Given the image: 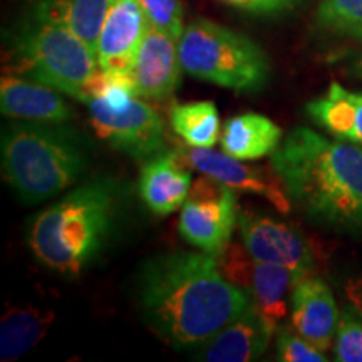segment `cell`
Returning <instances> with one entry per match:
<instances>
[{"label": "cell", "mask_w": 362, "mask_h": 362, "mask_svg": "<svg viewBox=\"0 0 362 362\" xmlns=\"http://www.w3.org/2000/svg\"><path fill=\"white\" fill-rule=\"evenodd\" d=\"M138 302L144 322L176 349L202 346L250 304L206 252L160 255L143 265Z\"/></svg>", "instance_id": "1"}, {"label": "cell", "mask_w": 362, "mask_h": 362, "mask_svg": "<svg viewBox=\"0 0 362 362\" xmlns=\"http://www.w3.org/2000/svg\"><path fill=\"white\" fill-rule=\"evenodd\" d=\"M291 202L314 223L362 233V148L297 126L270 155Z\"/></svg>", "instance_id": "2"}, {"label": "cell", "mask_w": 362, "mask_h": 362, "mask_svg": "<svg viewBox=\"0 0 362 362\" xmlns=\"http://www.w3.org/2000/svg\"><path fill=\"white\" fill-rule=\"evenodd\" d=\"M116 210L115 183L93 180L35 216L27 242L40 264L76 277L104 248Z\"/></svg>", "instance_id": "3"}, {"label": "cell", "mask_w": 362, "mask_h": 362, "mask_svg": "<svg viewBox=\"0 0 362 362\" xmlns=\"http://www.w3.org/2000/svg\"><path fill=\"white\" fill-rule=\"evenodd\" d=\"M0 155L4 181L29 203L64 192L88 166L83 139L61 123L19 119L4 126Z\"/></svg>", "instance_id": "4"}, {"label": "cell", "mask_w": 362, "mask_h": 362, "mask_svg": "<svg viewBox=\"0 0 362 362\" xmlns=\"http://www.w3.org/2000/svg\"><path fill=\"white\" fill-rule=\"evenodd\" d=\"M178 52L181 67L192 78L238 93L264 89L270 76L269 57L259 44L206 19L185 27Z\"/></svg>", "instance_id": "5"}, {"label": "cell", "mask_w": 362, "mask_h": 362, "mask_svg": "<svg viewBox=\"0 0 362 362\" xmlns=\"http://www.w3.org/2000/svg\"><path fill=\"white\" fill-rule=\"evenodd\" d=\"M16 56L30 79L81 103L90 101L89 84L99 71L98 57L69 29L30 17L17 35Z\"/></svg>", "instance_id": "6"}, {"label": "cell", "mask_w": 362, "mask_h": 362, "mask_svg": "<svg viewBox=\"0 0 362 362\" xmlns=\"http://www.w3.org/2000/svg\"><path fill=\"white\" fill-rule=\"evenodd\" d=\"M238 214L235 189L206 175L200 176L181 206L180 233L193 247L218 257L232 242Z\"/></svg>", "instance_id": "7"}, {"label": "cell", "mask_w": 362, "mask_h": 362, "mask_svg": "<svg viewBox=\"0 0 362 362\" xmlns=\"http://www.w3.org/2000/svg\"><path fill=\"white\" fill-rule=\"evenodd\" d=\"M216 259L225 277L245 291L257 309L279 329L288 315V296L297 275L285 267L255 260L240 243L230 242Z\"/></svg>", "instance_id": "8"}, {"label": "cell", "mask_w": 362, "mask_h": 362, "mask_svg": "<svg viewBox=\"0 0 362 362\" xmlns=\"http://www.w3.org/2000/svg\"><path fill=\"white\" fill-rule=\"evenodd\" d=\"M89 107L90 124L111 148L134 160H149L165 151L161 116L141 98H133L121 110L110 107L101 99H93Z\"/></svg>", "instance_id": "9"}, {"label": "cell", "mask_w": 362, "mask_h": 362, "mask_svg": "<svg viewBox=\"0 0 362 362\" xmlns=\"http://www.w3.org/2000/svg\"><path fill=\"white\" fill-rule=\"evenodd\" d=\"M238 230L242 243L255 260L291 269L297 279L314 275V250L293 225L242 210L238 214Z\"/></svg>", "instance_id": "10"}, {"label": "cell", "mask_w": 362, "mask_h": 362, "mask_svg": "<svg viewBox=\"0 0 362 362\" xmlns=\"http://www.w3.org/2000/svg\"><path fill=\"white\" fill-rule=\"evenodd\" d=\"M180 151L192 168L220 181L235 192H245L265 198L282 214H287L291 210L292 202L285 193L282 183H279L280 180L277 175L275 178H272L259 166L243 165L242 160L226 155L225 151H214L211 148L189 146L188 149H180Z\"/></svg>", "instance_id": "11"}, {"label": "cell", "mask_w": 362, "mask_h": 362, "mask_svg": "<svg viewBox=\"0 0 362 362\" xmlns=\"http://www.w3.org/2000/svg\"><path fill=\"white\" fill-rule=\"evenodd\" d=\"M151 22L139 0H115L98 42V64L103 71L133 72L139 45Z\"/></svg>", "instance_id": "12"}, {"label": "cell", "mask_w": 362, "mask_h": 362, "mask_svg": "<svg viewBox=\"0 0 362 362\" xmlns=\"http://www.w3.org/2000/svg\"><path fill=\"white\" fill-rule=\"evenodd\" d=\"M339 317L336 298L322 279L307 275L293 284L291 325L298 336L327 352L336 341Z\"/></svg>", "instance_id": "13"}, {"label": "cell", "mask_w": 362, "mask_h": 362, "mask_svg": "<svg viewBox=\"0 0 362 362\" xmlns=\"http://www.w3.org/2000/svg\"><path fill=\"white\" fill-rule=\"evenodd\" d=\"M181 69L178 40L149 24L133 66L138 98H171L180 84Z\"/></svg>", "instance_id": "14"}, {"label": "cell", "mask_w": 362, "mask_h": 362, "mask_svg": "<svg viewBox=\"0 0 362 362\" xmlns=\"http://www.w3.org/2000/svg\"><path fill=\"white\" fill-rule=\"evenodd\" d=\"M275 330L279 329L250 302L242 314L206 342L202 359L208 362L257 361L269 349Z\"/></svg>", "instance_id": "15"}, {"label": "cell", "mask_w": 362, "mask_h": 362, "mask_svg": "<svg viewBox=\"0 0 362 362\" xmlns=\"http://www.w3.org/2000/svg\"><path fill=\"white\" fill-rule=\"evenodd\" d=\"M193 183L192 166L181 151H163L149 158L139 175V193L153 214H175L187 200Z\"/></svg>", "instance_id": "16"}, {"label": "cell", "mask_w": 362, "mask_h": 362, "mask_svg": "<svg viewBox=\"0 0 362 362\" xmlns=\"http://www.w3.org/2000/svg\"><path fill=\"white\" fill-rule=\"evenodd\" d=\"M0 110L12 119L39 123H64L74 115L59 90L13 76H4L0 81Z\"/></svg>", "instance_id": "17"}, {"label": "cell", "mask_w": 362, "mask_h": 362, "mask_svg": "<svg viewBox=\"0 0 362 362\" xmlns=\"http://www.w3.org/2000/svg\"><path fill=\"white\" fill-rule=\"evenodd\" d=\"M112 2L115 0H34L33 17L66 27L96 54L99 35Z\"/></svg>", "instance_id": "18"}, {"label": "cell", "mask_w": 362, "mask_h": 362, "mask_svg": "<svg viewBox=\"0 0 362 362\" xmlns=\"http://www.w3.org/2000/svg\"><path fill=\"white\" fill-rule=\"evenodd\" d=\"M307 115L342 141L362 148V94L351 93L339 83H330L324 96L305 106Z\"/></svg>", "instance_id": "19"}, {"label": "cell", "mask_w": 362, "mask_h": 362, "mask_svg": "<svg viewBox=\"0 0 362 362\" xmlns=\"http://www.w3.org/2000/svg\"><path fill=\"white\" fill-rule=\"evenodd\" d=\"M282 141V129L270 117L259 112L233 116L223 126L221 149L237 160H260L277 149Z\"/></svg>", "instance_id": "20"}, {"label": "cell", "mask_w": 362, "mask_h": 362, "mask_svg": "<svg viewBox=\"0 0 362 362\" xmlns=\"http://www.w3.org/2000/svg\"><path fill=\"white\" fill-rule=\"evenodd\" d=\"M56 314L37 307H11L0 320V359L12 362L33 351L49 332Z\"/></svg>", "instance_id": "21"}, {"label": "cell", "mask_w": 362, "mask_h": 362, "mask_svg": "<svg viewBox=\"0 0 362 362\" xmlns=\"http://www.w3.org/2000/svg\"><path fill=\"white\" fill-rule=\"evenodd\" d=\"M170 123L188 146L214 148L220 139L218 110L210 101L173 106L170 111Z\"/></svg>", "instance_id": "22"}, {"label": "cell", "mask_w": 362, "mask_h": 362, "mask_svg": "<svg viewBox=\"0 0 362 362\" xmlns=\"http://www.w3.org/2000/svg\"><path fill=\"white\" fill-rule=\"evenodd\" d=\"M317 22L329 33L362 42V0H320Z\"/></svg>", "instance_id": "23"}, {"label": "cell", "mask_w": 362, "mask_h": 362, "mask_svg": "<svg viewBox=\"0 0 362 362\" xmlns=\"http://www.w3.org/2000/svg\"><path fill=\"white\" fill-rule=\"evenodd\" d=\"M334 354L339 362H362V315L347 305L339 317Z\"/></svg>", "instance_id": "24"}, {"label": "cell", "mask_w": 362, "mask_h": 362, "mask_svg": "<svg viewBox=\"0 0 362 362\" xmlns=\"http://www.w3.org/2000/svg\"><path fill=\"white\" fill-rule=\"evenodd\" d=\"M151 25L158 27L175 40L183 34V6L181 0H139Z\"/></svg>", "instance_id": "25"}, {"label": "cell", "mask_w": 362, "mask_h": 362, "mask_svg": "<svg viewBox=\"0 0 362 362\" xmlns=\"http://www.w3.org/2000/svg\"><path fill=\"white\" fill-rule=\"evenodd\" d=\"M277 361L280 362H327L325 352L298 336L296 330L282 329L277 337Z\"/></svg>", "instance_id": "26"}, {"label": "cell", "mask_w": 362, "mask_h": 362, "mask_svg": "<svg viewBox=\"0 0 362 362\" xmlns=\"http://www.w3.org/2000/svg\"><path fill=\"white\" fill-rule=\"evenodd\" d=\"M228 6L243 8L255 13H275L285 8H291L298 0H221Z\"/></svg>", "instance_id": "27"}, {"label": "cell", "mask_w": 362, "mask_h": 362, "mask_svg": "<svg viewBox=\"0 0 362 362\" xmlns=\"http://www.w3.org/2000/svg\"><path fill=\"white\" fill-rule=\"evenodd\" d=\"M341 291L346 298V305L362 315V275L344 280Z\"/></svg>", "instance_id": "28"}, {"label": "cell", "mask_w": 362, "mask_h": 362, "mask_svg": "<svg viewBox=\"0 0 362 362\" xmlns=\"http://www.w3.org/2000/svg\"><path fill=\"white\" fill-rule=\"evenodd\" d=\"M347 71H349V74L352 76V78L362 79V52L356 54V56L351 59Z\"/></svg>", "instance_id": "29"}]
</instances>
